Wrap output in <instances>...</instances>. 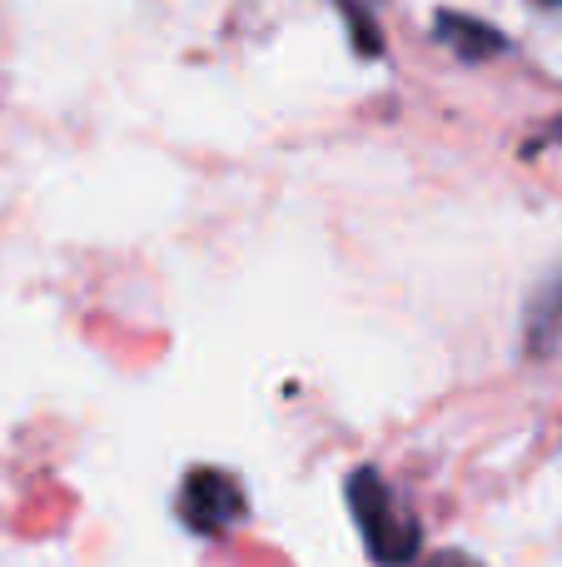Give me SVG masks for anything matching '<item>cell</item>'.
<instances>
[{"mask_svg": "<svg viewBox=\"0 0 562 567\" xmlns=\"http://www.w3.org/2000/svg\"><path fill=\"white\" fill-rule=\"evenodd\" d=\"M348 508H354V523H358V533H364L378 567H404L418 553L414 513L394 498V488H388L374 468H358L354 478H348Z\"/></svg>", "mask_w": 562, "mask_h": 567, "instance_id": "1", "label": "cell"}, {"mask_svg": "<svg viewBox=\"0 0 562 567\" xmlns=\"http://www.w3.org/2000/svg\"><path fill=\"white\" fill-rule=\"evenodd\" d=\"M179 508H185V523L195 533H219L244 513V498H239V488L225 478V473H195V478L185 483Z\"/></svg>", "mask_w": 562, "mask_h": 567, "instance_id": "2", "label": "cell"}, {"mask_svg": "<svg viewBox=\"0 0 562 567\" xmlns=\"http://www.w3.org/2000/svg\"><path fill=\"white\" fill-rule=\"evenodd\" d=\"M438 35H444L448 45H458L464 55H493V50H503L498 30L478 25V20H464V16H444L438 20Z\"/></svg>", "mask_w": 562, "mask_h": 567, "instance_id": "3", "label": "cell"}, {"mask_svg": "<svg viewBox=\"0 0 562 567\" xmlns=\"http://www.w3.org/2000/svg\"><path fill=\"white\" fill-rule=\"evenodd\" d=\"M558 329H562V284H558V293H553V299H543V309H538V319H533L538 343H543V333H548V339H553Z\"/></svg>", "mask_w": 562, "mask_h": 567, "instance_id": "4", "label": "cell"}, {"mask_svg": "<svg viewBox=\"0 0 562 567\" xmlns=\"http://www.w3.org/2000/svg\"><path fill=\"white\" fill-rule=\"evenodd\" d=\"M428 567H478L473 558H464V553H444V558H434Z\"/></svg>", "mask_w": 562, "mask_h": 567, "instance_id": "5", "label": "cell"}, {"mask_svg": "<svg viewBox=\"0 0 562 567\" xmlns=\"http://www.w3.org/2000/svg\"><path fill=\"white\" fill-rule=\"evenodd\" d=\"M553 140H562V120H558V125H553Z\"/></svg>", "mask_w": 562, "mask_h": 567, "instance_id": "6", "label": "cell"}, {"mask_svg": "<svg viewBox=\"0 0 562 567\" xmlns=\"http://www.w3.org/2000/svg\"><path fill=\"white\" fill-rule=\"evenodd\" d=\"M543 6H562V0H543Z\"/></svg>", "mask_w": 562, "mask_h": 567, "instance_id": "7", "label": "cell"}]
</instances>
